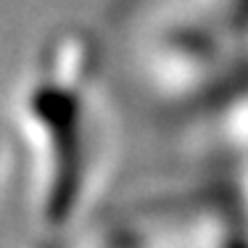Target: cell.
<instances>
[{
    "mask_svg": "<svg viewBox=\"0 0 248 248\" xmlns=\"http://www.w3.org/2000/svg\"><path fill=\"white\" fill-rule=\"evenodd\" d=\"M16 138L24 153L34 222L72 235L87 219L111 156V124L90 40H48L19 82Z\"/></svg>",
    "mask_w": 248,
    "mask_h": 248,
    "instance_id": "cell-1",
    "label": "cell"
},
{
    "mask_svg": "<svg viewBox=\"0 0 248 248\" xmlns=\"http://www.w3.org/2000/svg\"><path fill=\"white\" fill-rule=\"evenodd\" d=\"M8 156H11V148L5 143V135H0V182H3L5 167H8Z\"/></svg>",
    "mask_w": 248,
    "mask_h": 248,
    "instance_id": "cell-2",
    "label": "cell"
},
{
    "mask_svg": "<svg viewBox=\"0 0 248 248\" xmlns=\"http://www.w3.org/2000/svg\"><path fill=\"white\" fill-rule=\"evenodd\" d=\"M82 243H85V240H82ZM98 248H108V238H98ZM79 248H87V246H79Z\"/></svg>",
    "mask_w": 248,
    "mask_h": 248,
    "instance_id": "cell-3",
    "label": "cell"
}]
</instances>
